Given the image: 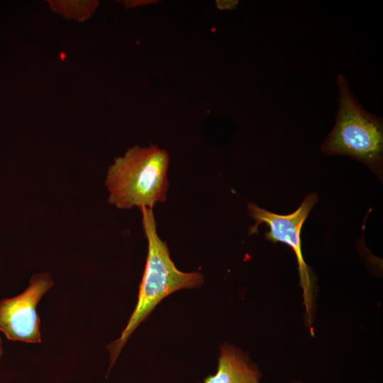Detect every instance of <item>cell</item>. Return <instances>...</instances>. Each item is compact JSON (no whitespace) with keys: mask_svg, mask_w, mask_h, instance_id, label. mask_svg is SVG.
<instances>
[{"mask_svg":"<svg viewBox=\"0 0 383 383\" xmlns=\"http://www.w3.org/2000/svg\"><path fill=\"white\" fill-rule=\"evenodd\" d=\"M140 210L148 240L146 264L135 308L121 336L107 346L110 353L109 370L133 332L161 300L175 291L199 287L204 282L200 272H184L176 267L170 257L166 243L160 239L157 233L152 209L142 207Z\"/></svg>","mask_w":383,"mask_h":383,"instance_id":"cell-1","label":"cell"},{"mask_svg":"<svg viewBox=\"0 0 383 383\" xmlns=\"http://www.w3.org/2000/svg\"><path fill=\"white\" fill-rule=\"evenodd\" d=\"M169 162L168 152L157 145L131 148L108 168V203L121 209H152L157 203L165 202Z\"/></svg>","mask_w":383,"mask_h":383,"instance_id":"cell-2","label":"cell"},{"mask_svg":"<svg viewBox=\"0 0 383 383\" xmlns=\"http://www.w3.org/2000/svg\"><path fill=\"white\" fill-rule=\"evenodd\" d=\"M338 113L333 129L322 145L328 155H348L371 169L379 178L382 174V118L367 112L339 74Z\"/></svg>","mask_w":383,"mask_h":383,"instance_id":"cell-3","label":"cell"},{"mask_svg":"<svg viewBox=\"0 0 383 383\" xmlns=\"http://www.w3.org/2000/svg\"><path fill=\"white\" fill-rule=\"evenodd\" d=\"M317 200L318 196L311 193L305 197L297 210L287 215L270 212L252 203L248 204L249 215L255 221V225L250 228L249 234L257 233L259 225L265 223L270 228L269 231L265 233L266 239L272 243L287 244L294 252L309 317L312 307L313 286L308 266L302 255L300 234L303 224Z\"/></svg>","mask_w":383,"mask_h":383,"instance_id":"cell-4","label":"cell"},{"mask_svg":"<svg viewBox=\"0 0 383 383\" xmlns=\"http://www.w3.org/2000/svg\"><path fill=\"white\" fill-rule=\"evenodd\" d=\"M53 285L48 272L36 273L23 292L0 301V331L7 339L28 343L41 342L40 321L36 307Z\"/></svg>","mask_w":383,"mask_h":383,"instance_id":"cell-5","label":"cell"},{"mask_svg":"<svg viewBox=\"0 0 383 383\" xmlns=\"http://www.w3.org/2000/svg\"><path fill=\"white\" fill-rule=\"evenodd\" d=\"M259 377L258 372L241 353L231 347L223 346L216 373L206 377L204 383H258Z\"/></svg>","mask_w":383,"mask_h":383,"instance_id":"cell-6","label":"cell"},{"mask_svg":"<svg viewBox=\"0 0 383 383\" xmlns=\"http://www.w3.org/2000/svg\"><path fill=\"white\" fill-rule=\"evenodd\" d=\"M238 1H217V7L221 10L235 9L238 4Z\"/></svg>","mask_w":383,"mask_h":383,"instance_id":"cell-7","label":"cell"},{"mask_svg":"<svg viewBox=\"0 0 383 383\" xmlns=\"http://www.w3.org/2000/svg\"><path fill=\"white\" fill-rule=\"evenodd\" d=\"M3 353H4L3 342H2V339L0 338V357H1Z\"/></svg>","mask_w":383,"mask_h":383,"instance_id":"cell-8","label":"cell"}]
</instances>
